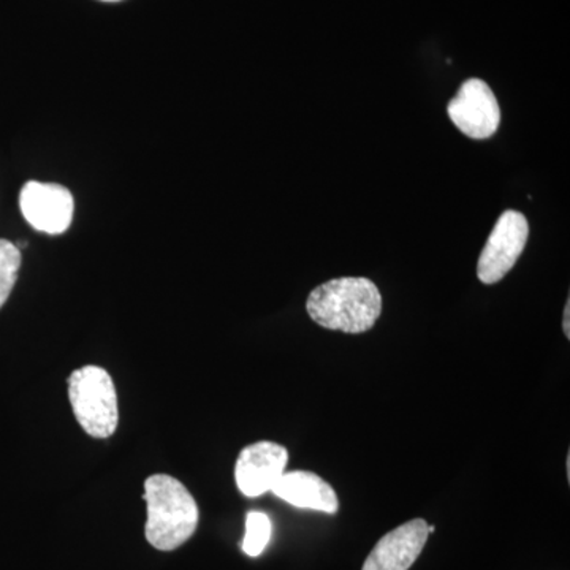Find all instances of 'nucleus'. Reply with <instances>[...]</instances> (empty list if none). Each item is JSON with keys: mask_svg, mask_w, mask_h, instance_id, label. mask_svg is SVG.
Instances as JSON below:
<instances>
[{"mask_svg": "<svg viewBox=\"0 0 570 570\" xmlns=\"http://www.w3.org/2000/svg\"><path fill=\"white\" fill-rule=\"evenodd\" d=\"M20 266L21 250L9 239H0V307L6 305L17 284Z\"/></svg>", "mask_w": 570, "mask_h": 570, "instance_id": "11", "label": "nucleus"}, {"mask_svg": "<svg viewBox=\"0 0 570 570\" xmlns=\"http://www.w3.org/2000/svg\"><path fill=\"white\" fill-rule=\"evenodd\" d=\"M428 538L425 520L407 521L379 540L362 570H409L425 549Z\"/></svg>", "mask_w": 570, "mask_h": 570, "instance_id": "8", "label": "nucleus"}, {"mask_svg": "<svg viewBox=\"0 0 570 570\" xmlns=\"http://www.w3.org/2000/svg\"><path fill=\"white\" fill-rule=\"evenodd\" d=\"M287 463V449L276 442L261 441L247 445L236 460V485L247 498L262 497L283 478Z\"/></svg>", "mask_w": 570, "mask_h": 570, "instance_id": "7", "label": "nucleus"}, {"mask_svg": "<svg viewBox=\"0 0 570 570\" xmlns=\"http://www.w3.org/2000/svg\"><path fill=\"white\" fill-rule=\"evenodd\" d=\"M69 397L75 419L89 436H112L119 423V407L108 371L92 365L73 371L69 377Z\"/></svg>", "mask_w": 570, "mask_h": 570, "instance_id": "3", "label": "nucleus"}, {"mask_svg": "<svg viewBox=\"0 0 570 570\" xmlns=\"http://www.w3.org/2000/svg\"><path fill=\"white\" fill-rule=\"evenodd\" d=\"M22 216L36 230L61 235L73 219V197L59 184L31 181L20 194Z\"/></svg>", "mask_w": 570, "mask_h": 570, "instance_id": "6", "label": "nucleus"}, {"mask_svg": "<svg viewBox=\"0 0 570 570\" xmlns=\"http://www.w3.org/2000/svg\"><path fill=\"white\" fill-rule=\"evenodd\" d=\"M306 309L317 325L332 332H370L382 314L381 291L367 277H336L307 296Z\"/></svg>", "mask_w": 570, "mask_h": 570, "instance_id": "1", "label": "nucleus"}, {"mask_svg": "<svg viewBox=\"0 0 570 570\" xmlns=\"http://www.w3.org/2000/svg\"><path fill=\"white\" fill-rule=\"evenodd\" d=\"M104 2H118V0H104Z\"/></svg>", "mask_w": 570, "mask_h": 570, "instance_id": "13", "label": "nucleus"}, {"mask_svg": "<svg viewBox=\"0 0 570 570\" xmlns=\"http://www.w3.org/2000/svg\"><path fill=\"white\" fill-rule=\"evenodd\" d=\"M528 236L530 224L524 214L513 209L502 213L479 257L480 283L493 285L504 279L523 254Z\"/></svg>", "mask_w": 570, "mask_h": 570, "instance_id": "4", "label": "nucleus"}, {"mask_svg": "<svg viewBox=\"0 0 570 570\" xmlns=\"http://www.w3.org/2000/svg\"><path fill=\"white\" fill-rule=\"evenodd\" d=\"M148 505L145 534L154 549L174 551L184 546L198 527V505L190 491L171 475H151L145 482Z\"/></svg>", "mask_w": 570, "mask_h": 570, "instance_id": "2", "label": "nucleus"}, {"mask_svg": "<svg viewBox=\"0 0 570 570\" xmlns=\"http://www.w3.org/2000/svg\"><path fill=\"white\" fill-rule=\"evenodd\" d=\"M272 493L298 509L317 510L330 515L340 510L336 491L314 472H284Z\"/></svg>", "mask_w": 570, "mask_h": 570, "instance_id": "9", "label": "nucleus"}, {"mask_svg": "<svg viewBox=\"0 0 570 570\" xmlns=\"http://www.w3.org/2000/svg\"><path fill=\"white\" fill-rule=\"evenodd\" d=\"M562 330H564L566 337H570V302L566 303L564 318H562Z\"/></svg>", "mask_w": 570, "mask_h": 570, "instance_id": "12", "label": "nucleus"}, {"mask_svg": "<svg viewBox=\"0 0 570 570\" xmlns=\"http://www.w3.org/2000/svg\"><path fill=\"white\" fill-rule=\"evenodd\" d=\"M273 524L264 512H249L246 517V535L243 551L250 558L261 557L272 540Z\"/></svg>", "mask_w": 570, "mask_h": 570, "instance_id": "10", "label": "nucleus"}, {"mask_svg": "<svg viewBox=\"0 0 570 570\" xmlns=\"http://www.w3.org/2000/svg\"><path fill=\"white\" fill-rule=\"evenodd\" d=\"M448 112L461 132L474 140L493 137L501 124L497 96L479 78H471L461 85L460 91L449 102Z\"/></svg>", "mask_w": 570, "mask_h": 570, "instance_id": "5", "label": "nucleus"}]
</instances>
